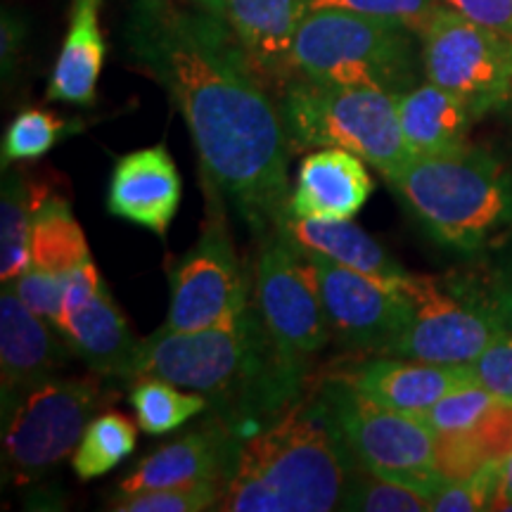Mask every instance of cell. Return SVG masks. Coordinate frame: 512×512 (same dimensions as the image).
<instances>
[{
    "label": "cell",
    "instance_id": "1",
    "mask_svg": "<svg viewBox=\"0 0 512 512\" xmlns=\"http://www.w3.org/2000/svg\"><path fill=\"white\" fill-rule=\"evenodd\" d=\"M124 43L183 114L204 181L259 235L278 228L292 192V150L280 107L228 19L195 3L128 0Z\"/></svg>",
    "mask_w": 512,
    "mask_h": 512
},
{
    "label": "cell",
    "instance_id": "2",
    "mask_svg": "<svg viewBox=\"0 0 512 512\" xmlns=\"http://www.w3.org/2000/svg\"><path fill=\"white\" fill-rule=\"evenodd\" d=\"M323 384L275 413L266 430L242 441L223 484V512H330L358 470Z\"/></svg>",
    "mask_w": 512,
    "mask_h": 512
},
{
    "label": "cell",
    "instance_id": "3",
    "mask_svg": "<svg viewBox=\"0 0 512 512\" xmlns=\"http://www.w3.org/2000/svg\"><path fill=\"white\" fill-rule=\"evenodd\" d=\"M159 377L200 392L235 427V418L271 415L297 399L280 375L256 306L238 323L207 330H171L162 325L140 339L128 380Z\"/></svg>",
    "mask_w": 512,
    "mask_h": 512
},
{
    "label": "cell",
    "instance_id": "4",
    "mask_svg": "<svg viewBox=\"0 0 512 512\" xmlns=\"http://www.w3.org/2000/svg\"><path fill=\"white\" fill-rule=\"evenodd\" d=\"M441 245L482 249L512 226V176L477 147L406 159L387 176Z\"/></svg>",
    "mask_w": 512,
    "mask_h": 512
},
{
    "label": "cell",
    "instance_id": "5",
    "mask_svg": "<svg viewBox=\"0 0 512 512\" xmlns=\"http://www.w3.org/2000/svg\"><path fill=\"white\" fill-rule=\"evenodd\" d=\"M294 72L311 81L375 88L401 95L418 86L420 34L387 19L342 10H313L292 46Z\"/></svg>",
    "mask_w": 512,
    "mask_h": 512
},
{
    "label": "cell",
    "instance_id": "6",
    "mask_svg": "<svg viewBox=\"0 0 512 512\" xmlns=\"http://www.w3.org/2000/svg\"><path fill=\"white\" fill-rule=\"evenodd\" d=\"M399 95L294 76L280 93L292 152L344 147L387 178L411 159L399 124Z\"/></svg>",
    "mask_w": 512,
    "mask_h": 512
},
{
    "label": "cell",
    "instance_id": "7",
    "mask_svg": "<svg viewBox=\"0 0 512 512\" xmlns=\"http://www.w3.org/2000/svg\"><path fill=\"white\" fill-rule=\"evenodd\" d=\"M254 306L275 351L280 375L297 396L311 361L328 344L330 325L309 259L285 233L283 223L261 235Z\"/></svg>",
    "mask_w": 512,
    "mask_h": 512
},
{
    "label": "cell",
    "instance_id": "8",
    "mask_svg": "<svg viewBox=\"0 0 512 512\" xmlns=\"http://www.w3.org/2000/svg\"><path fill=\"white\" fill-rule=\"evenodd\" d=\"M325 399L356 463L394 479L432 503L448 479L437 470V434L415 415L370 401L335 375L323 382Z\"/></svg>",
    "mask_w": 512,
    "mask_h": 512
},
{
    "label": "cell",
    "instance_id": "9",
    "mask_svg": "<svg viewBox=\"0 0 512 512\" xmlns=\"http://www.w3.org/2000/svg\"><path fill=\"white\" fill-rule=\"evenodd\" d=\"M107 403L98 377H48L3 413V463L17 482L46 475L72 456Z\"/></svg>",
    "mask_w": 512,
    "mask_h": 512
},
{
    "label": "cell",
    "instance_id": "10",
    "mask_svg": "<svg viewBox=\"0 0 512 512\" xmlns=\"http://www.w3.org/2000/svg\"><path fill=\"white\" fill-rule=\"evenodd\" d=\"M207 219L200 238L169 273L171 302L166 328L207 330L233 325L249 311V285L230 238L226 197L202 178Z\"/></svg>",
    "mask_w": 512,
    "mask_h": 512
},
{
    "label": "cell",
    "instance_id": "11",
    "mask_svg": "<svg viewBox=\"0 0 512 512\" xmlns=\"http://www.w3.org/2000/svg\"><path fill=\"white\" fill-rule=\"evenodd\" d=\"M420 41L425 79L463 98L477 119L510 105L512 36L441 5Z\"/></svg>",
    "mask_w": 512,
    "mask_h": 512
},
{
    "label": "cell",
    "instance_id": "12",
    "mask_svg": "<svg viewBox=\"0 0 512 512\" xmlns=\"http://www.w3.org/2000/svg\"><path fill=\"white\" fill-rule=\"evenodd\" d=\"M408 318L389 356L437 366H470L482 351L501 337L505 325L496 311L465 302L430 275H401Z\"/></svg>",
    "mask_w": 512,
    "mask_h": 512
},
{
    "label": "cell",
    "instance_id": "13",
    "mask_svg": "<svg viewBox=\"0 0 512 512\" xmlns=\"http://www.w3.org/2000/svg\"><path fill=\"white\" fill-rule=\"evenodd\" d=\"M304 254L316 275L330 335L349 349L389 356L408 318V302L399 278L387 283L339 266L325 256Z\"/></svg>",
    "mask_w": 512,
    "mask_h": 512
},
{
    "label": "cell",
    "instance_id": "14",
    "mask_svg": "<svg viewBox=\"0 0 512 512\" xmlns=\"http://www.w3.org/2000/svg\"><path fill=\"white\" fill-rule=\"evenodd\" d=\"M242 441L228 420L216 415L200 430L183 434L150 456L138 460L117 484L114 494H136L147 489H166L197 482H223L230 477Z\"/></svg>",
    "mask_w": 512,
    "mask_h": 512
},
{
    "label": "cell",
    "instance_id": "15",
    "mask_svg": "<svg viewBox=\"0 0 512 512\" xmlns=\"http://www.w3.org/2000/svg\"><path fill=\"white\" fill-rule=\"evenodd\" d=\"M183 200V181L166 145L119 157L107 188V211L159 238L169 235Z\"/></svg>",
    "mask_w": 512,
    "mask_h": 512
},
{
    "label": "cell",
    "instance_id": "16",
    "mask_svg": "<svg viewBox=\"0 0 512 512\" xmlns=\"http://www.w3.org/2000/svg\"><path fill=\"white\" fill-rule=\"evenodd\" d=\"M368 162L344 147H320L302 159L287 214L297 219L349 221L370 200Z\"/></svg>",
    "mask_w": 512,
    "mask_h": 512
},
{
    "label": "cell",
    "instance_id": "17",
    "mask_svg": "<svg viewBox=\"0 0 512 512\" xmlns=\"http://www.w3.org/2000/svg\"><path fill=\"white\" fill-rule=\"evenodd\" d=\"M48 320L31 311L12 285L0 297V396L3 413L22 394L57 373L64 349L50 332Z\"/></svg>",
    "mask_w": 512,
    "mask_h": 512
},
{
    "label": "cell",
    "instance_id": "18",
    "mask_svg": "<svg viewBox=\"0 0 512 512\" xmlns=\"http://www.w3.org/2000/svg\"><path fill=\"white\" fill-rule=\"evenodd\" d=\"M370 401L408 415L422 413L453 389L477 384L470 366H437L411 358H370L337 373Z\"/></svg>",
    "mask_w": 512,
    "mask_h": 512
},
{
    "label": "cell",
    "instance_id": "19",
    "mask_svg": "<svg viewBox=\"0 0 512 512\" xmlns=\"http://www.w3.org/2000/svg\"><path fill=\"white\" fill-rule=\"evenodd\" d=\"M55 330L95 375L128 380L140 339L105 283L83 302L62 309Z\"/></svg>",
    "mask_w": 512,
    "mask_h": 512
},
{
    "label": "cell",
    "instance_id": "20",
    "mask_svg": "<svg viewBox=\"0 0 512 512\" xmlns=\"http://www.w3.org/2000/svg\"><path fill=\"white\" fill-rule=\"evenodd\" d=\"M223 10L261 79L285 86L297 76L292 46L309 12L306 0H223Z\"/></svg>",
    "mask_w": 512,
    "mask_h": 512
},
{
    "label": "cell",
    "instance_id": "21",
    "mask_svg": "<svg viewBox=\"0 0 512 512\" xmlns=\"http://www.w3.org/2000/svg\"><path fill=\"white\" fill-rule=\"evenodd\" d=\"M399 124L413 157L448 155L467 147V133L477 117L456 93L425 81L401 93Z\"/></svg>",
    "mask_w": 512,
    "mask_h": 512
},
{
    "label": "cell",
    "instance_id": "22",
    "mask_svg": "<svg viewBox=\"0 0 512 512\" xmlns=\"http://www.w3.org/2000/svg\"><path fill=\"white\" fill-rule=\"evenodd\" d=\"M102 0H74L69 29L50 74L46 98L76 107H93L105 64L107 43L100 27Z\"/></svg>",
    "mask_w": 512,
    "mask_h": 512
},
{
    "label": "cell",
    "instance_id": "23",
    "mask_svg": "<svg viewBox=\"0 0 512 512\" xmlns=\"http://www.w3.org/2000/svg\"><path fill=\"white\" fill-rule=\"evenodd\" d=\"M283 228L304 252L325 256L351 271L366 273L377 280H392L406 275L399 261L377 242L373 235L358 228L354 221L297 219L287 214Z\"/></svg>",
    "mask_w": 512,
    "mask_h": 512
},
{
    "label": "cell",
    "instance_id": "24",
    "mask_svg": "<svg viewBox=\"0 0 512 512\" xmlns=\"http://www.w3.org/2000/svg\"><path fill=\"white\" fill-rule=\"evenodd\" d=\"M91 259L86 235L74 219L72 204L34 185V219H31L29 266L69 280Z\"/></svg>",
    "mask_w": 512,
    "mask_h": 512
},
{
    "label": "cell",
    "instance_id": "25",
    "mask_svg": "<svg viewBox=\"0 0 512 512\" xmlns=\"http://www.w3.org/2000/svg\"><path fill=\"white\" fill-rule=\"evenodd\" d=\"M31 219H34V185L15 169H3L0 195V280L15 283L31 256Z\"/></svg>",
    "mask_w": 512,
    "mask_h": 512
},
{
    "label": "cell",
    "instance_id": "26",
    "mask_svg": "<svg viewBox=\"0 0 512 512\" xmlns=\"http://www.w3.org/2000/svg\"><path fill=\"white\" fill-rule=\"evenodd\" d=\"M138 427L152 437L181 430L195 415L209 411L211 403L200 392H183V387L159 377H138L128 394Z\"/></svg>",
    "mask_w": 512,
    "mask_h": 512
},
{
    "label": "cell",
    "instance_id": "27",
    "mask_svg": "<svg viewBox=\"0 0 512 512\" xmlns=\"http://www.w3.org/2000/svg\"><path fill=\"white\" fill-rule=\"evenodd\" d=\"M136 430L138 427L119 411L95 415L72 453L76 475L95 479L119 467L136 448Z\"/></svg>",
    "mask_w": 512,
    "mask_h": 512
},
{
    "label": "cell",
    "instance_id": "28",
    "mask_svg": "<svg viewBox=\"0 0 512 512\" xmlns=\"http://www.w3.org/2000/svg\"><path fill=\"white\" fill-rule=\"evenodd\" d=\"M79 121L60 119L46 110H24L19 112L12 124L5 128L3 136V169L12 162H34L48 155L53 147L67 138L69 133L79 131Z\"/></svg>",
    "mask_w": 512,
    "mask_h": 512
},
{
    "label": "cell",
    "instance_id": "29",
    "mask_svg": "<svg viewBox=\"0 0 512 512\" xmlns=\"http://www.w3.org/2000/svg\"><path fill=\"white\" fill-rule=\"evenodd\" d=\"M339 510L361 512H432V503L411 486L358 467L344 491Z\"/></svg>",
    "mask_w": 512,
    "mask_h": 512
},
{
    "label": "cell",
    "instance_id": "30",
    "mask_svg": "<svg viewBox=\"0 0 512 512\" xmlns=\"http://www.w3.org/2000/svg\"><path fill=\"white\" fill-rule=\"evenodd\" d=\"M223 482H197L166 489H147L136 494H114L107 510L117 512H204L219 510Z\"/></svg>",
    "mask_w": 512,
    "mask_h": 512
},
{
    "label": "cell",
    "instance_id": "31",
    "mask_svg": "<svg viewBox=\"0 0 512 512\" xmlns=\"http://www.w3.org/2000/svg\"><path fill=\"white\" fill-rule=\"evenodd\" d=\"M498 401H503L501 396L489 392L482 384H467V387L453 389L427 411L415 413V418L430 427L434 434L465 432L472 430Z\"/></svg>",
    "mask_w": 512,
    "mask_h": 512
},
{
    "label": "cell",
    "instance_id": "32",
    "mask_svg": "<svg viewBox=\"0 0 512 512\" xmlns=\"http://www.w3.org/2000/svg\"><path fill=\"white\" fill-rule=\"evenodd\" d=\"M306 8L313 10H342L354 15L387 19L403 24L422 36L434 12L441 8V0H306Z\"/></svg>",
    "mask_w": 512,
    "mask_h": 512
},
{
    "label": "cell",
    "instance_id": "33",
    "mask_svg": "<svg viewBox=\"0 0 512 512\" xmlns=\"http://www.w3.org/2000/svg\"><path fill=\"white\" fill-rule=\"evenodd\" d=\"M503 460L479 467L475 475L448 482L441 494L432 498V512H477L496 510L498 489H501Z\"/></svg>",
    "mask_w": 512,
    "mask_h": 512
},
{
    "label": "cell",
    "instance_id": "34",
    "mask_svg": "<svg viewBox=\"0 0 512 512\" xmlns=\"http://www.w3.org/2000/svg\"><path fill=\"white\" fill-rule=\"evenodd\" d=\"M67 283L69 280L57 278L53 273L27 266L24 268V273L10 285L15 287L19 299H22L31 311H36L38 316L46 318L55 328L57 316H60L62 311V299H64V290H67Z\"/></svg>",
    "mask_w": 512,
    "mask_h": 512
},
{
    "label": "cell",
    "instance_id": "35",
    "mask_svg": "<svg viewBox=\"0 0 512 512\" xmlns=\"http://www.w3.org/2000/svg\"><path fill=\"white\" fill-rule=\"evenodd\" d=\"M477 384L494 392L501 399L512 401V332L505 330L501 337L470 363Z\"/></svg>",
    "mask_w": 512,
    "mask_h": 512
},
{
    "label": "cell",
    "instance_id": "36",
    "mask_svg": "<svg viewBox=\"0 0 512 512\" xmlns=\"http://www.w3.org/2000/svg\"><path fill=\"white\" fill-rule=\"evenodd\" d=\"M441 5L486 29L512 36V0H441Z\"/></svg>",
    "mask_w": 512,
    "mask_h": 512
},
{
    "label": "cell",
    "instance_id": "37",
    "mask_svg": "<svg viewBox=\"0 0 512 512\" xmlns=\"http://www.w3.org/2000/svg\"><path fill=\"white\" fill-rule=\"evenodd\" d=\"M27 41V22L12 10H3V38H0V57H3V76L15 72L19 53Z\"/></svg>",
    "mask_w": 512,
    "mask_h": 512
},
{
    "label": "cell",
    "instance_id": "38",
    "mask_svg": "<svg viewBox=\"0 0 512 512\" xmlns=\"http://www.w3.org/2000/svg\"><path fill=\"white\" fill-rule=\"evenodd\" d=\"M496 316L501 318V323L505 325V330L512 332V275L505 278V283L501 287V292H498V299H496Z\"/></svg>",
    "mask_w": 512,
    "mask_h": 512
},
{
    "label": "cell",
    "instance_id": "39",
    "mask_svg": "<svg viewBox=\"0 0 512 512\" xmlns=\"http://www.w3.org/2000/svg\"><path fill=\"white\" fill-rule=\"evenodd\" d=\"M496 510H512V451L508 458L503 460V475H501V489H498Z\"/></svg>",
    "mask_w": 512,
    "mask_h": 512
},
{
    "label": "cell",
    "instance_id": "40",
    "mask_svg": "<svg viewBox=\"0 0 512 512\" xmlns=\"http://www.w3.org/2000/svg\"><path fill=\"white\" fill-rule=\"evenodd\" d=\"M188 3H195L200 5V8L214 12V15H221L226 17V10H223V0H188Z\"/></svg>",
    "mask_w": 512,
    "mask_h": 512
},
{
    "label": "cell",
    "instance_id": "41",
    "mask_svg": "<svg viewBox=\"0 0 512 512\" xmlns=\"http://www.w3.org/2000/svg\"><path fill=\"white\" fill-rule=\"evenodd\" d=\"M510 105H512V100H510Z\"/></svg>",
    "mask_w": 512,
    "mask_h": 512
}]
</instances>
